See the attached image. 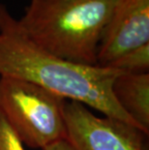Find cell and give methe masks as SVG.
I'll use <instances>...</instances> for the list:
<instances>
[{"mask_svg":"<svg viewBox=\"0 0 149 150\" xmlns=\"http://www.w3.org/2000/svg\"><path fill=\"white\" fill-rule=\"evenodd\" d=\"M120 73L69 61L42 49L27 37L8 8L0 4V76L32 82L65 100L78 102L138 128L113 96L112 84Z\"/></svg>","mask_w":149,"mask_h":150,"instance_id":"cell-1","label":"cell"},{"mask_svg":"<svg viewBox=\"0 0 149 150\" xmlns=\"http://www.w3.org/2000/svg\"><path fill=\"white\" fill-rule=\"evenodd\" d=\"M66 101L32 82L0 76V111L21 142L32 148L66 139Z\"/></svg>","mask_w":149,"mask_h":150,"instance_id":"cell-3","label":"cell"},{"mask_svg":"<svg viewBox=\"0 0 149 150\" xmlns=\"http://www.w3.org/2000/svg\"><path fill=\"white\" fill-rule=\"evenodd\" d=\"M114 1L29 0L18 21L42 49L69 61L94 66Z\"/></svg>","mask_w":149,"mask_h":150,"instance_id":"cell-2","label":"cell"},{"mask_svg":"<svg viewBox=\"0 0 149 150\" xmlns=\"http://www.w3.org/2000/svg\"><path fill=\"white\" fill-rule=\"evenodd\" d=\"M66 139L77 150H147V135L137 127L109 116H98L88 107L66 101Z\"/></svg>","mask_w":149,"mask_h":150,"instance_id":"cell-4","label":"cell"},{"mask_svg":"<svg viewBox=\"0 0 149 150\" xmlns=\"http://www.w3.org/2000/svg\"><path fill=\"white\" fill-rule=\"evenodd\" d=\"M23 145L0 111V150H25Z\"/></svg>","mask_w":149,"mask_h":150,"instance_id":"cell-8","label":"cell"},{"mask_svg":"<svg viewBox=\"0 0 149 150\" xmlns=\"http://www.w3.org/2000/svg\"><path fill=\"white\" fill-rule=\"evenodd\" d=\"M149 43V0H115L97 52L107 67L122 54Z\"/></svg>","mask_w":149,"mask_h":150,"instance_id":"cell-5","label":"cell"},{"mask_svg":"<svg viewBox=\"0 0 149 150\" xmlns=\"http://www.w3.org/2000/svg\"><path fill=\"white\" fill-rule=\"evenodd\" d=\"M42 150H77V149L70 143V142L67 139H64L47 145V147L43 148Z\"/></svg>","mask_w":149,"mask_h":150,"instance_id":"cell-9","label":"cell"},{"mask_svg":"<svg viewBox=\"0 0 149 150\" xmlns=\"http://www.w3.org/2000/svg\"><path fill=\"white\" fill-rule=\"evenodd\" d=\"M107 67L129 74L149 73V43L125 52Z\"/></svg>","mask_w":149,"mask_h":150,"instance_id":"cell-7","label":"cell"},{"mask_svg":"<svg viewBox=\"0 0 149 150\" xmlns=\"http://www.w3.org/2000/svg\"><path fill=\"white\" fill-rule=\"evenodd\" d=\"M120 108L142 132L149 134V73H120L112 84Z\"/></svg>","mask_w":149,"mask_h":150,"instance_id":"cell-6","label":"cell"}]
</instances>
